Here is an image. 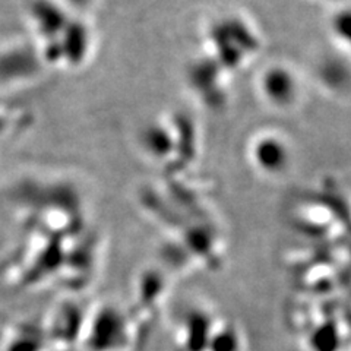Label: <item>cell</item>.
Segmentation results:
<instances>
[{
    "label": "cell",
    "instance_id": "6da1fadb",
    "mask_svg": "<svg viewBox=\"0 0 351 351\" xmlns=\"http://www.w3.org/2000/svg\"><path fill=\"white\" fill-rule=\"evenodd\" d=\"M139 324L113 304L98 307L86 321H82L80 344L85 351H122L113 335L135 344L139 337Z\"/></svg>",
    "mask_w": 351,
    "mask_h": 351
}]
</instances>
